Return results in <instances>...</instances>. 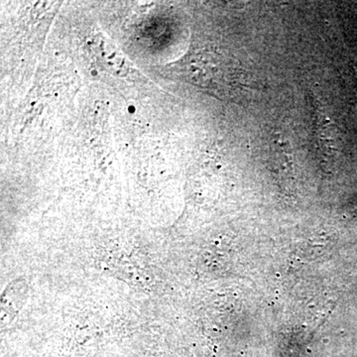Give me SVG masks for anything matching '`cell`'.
Returning a JSON list of instances; mask_svg holds the SVG:
<instances>
[{
    "instance_id": "6da1fadb",
    "label": "cell",
    "mask_w": 357,
    "mask_h": 357,
    "mask_svg": "<svg viewBox=\"0 0 357 357\" xmlns=\"http://www.w3.org/2000/svg\"><path fill=\"white\" fill-rule=\"evenodd\" d=\"M192 67V77L197 82L217 89L227 98H243L255 89L250 73L234 59L222 54L195 58Z\"/></svg>"
},
{
    "instance_id": "7a4b0ae2",
    "label": "cell",
    "mask_w": 357,
    "mask_h": 357,
    "mask_svg": "<svg viewBox=\"0 0 357 357\" xmlns=\"http://www.w3.org/2000/svg\"><path fill=\"white\" fill-rule=\"evenodd\" d=\"M96 44L98 45L100 56L110 69H114L115 73L124 74L126 73V63H124L123 59L116 52H114L109 42L100 39Z\"/></svg>"
}]
</instances>
